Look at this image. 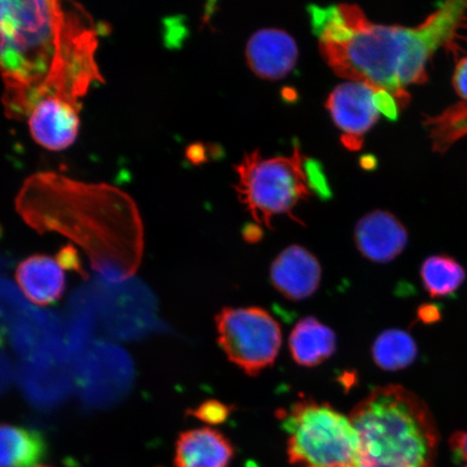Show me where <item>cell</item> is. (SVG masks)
Wrapping results in <instances>:
<instances>
[{
	"label": "cell",
	"mask_w": 467,
	"mask_h": 467,
	"mask_svg": "<svg viewBox=\"0 0 467 467\" xmlns=\"http://www.w3.org/2000/svg\"><path fill=\"white\" fill-rule=\"evenodd\" d=\"M132 379L133 366L125 350L99 343L79 364L78 385L81 400L93 408L115 404L130 389Z\"/></svg>",
	"instance_id": "obj_9"
},
{
	"label": "cell",
	"mask_w": 467,
	"mask_h": 467,
	"mask_svg": "<svg viewBox=\"0 0 467 467\" xmlns=\"http://www.w3.org/2000/svg\"><path fill=\"white\" fill-rule=\"evenodd\" d=\"M103 32L78 3L0 0V76L8 119L26 120L46 98L80 107L103 84L97 51Z\"/></svg>",
	"instance_id": "obj_1"
},
{
	"label": "cell",
	"mask_w": 467,
	"mask_h": 467,
	"mask_svg": "<svg viewBox=\"0 0 467 467\" xmlns=\"http://www.w3.org/2000/svg\"><path fill=\"white\" fill-rule=\"evenodd\" d=\"M358 467H434L440 445L426 402L401 385L373 389L349 413Z\"/></svg>",
	"instance_id": "obj_4"
},
{
	"label": "cell",
	"mask_w": 467,
	"mask_h": 467,
	"mask_svg": "<svg viewBox=\"0 0 467 467\" xmlns=\"http://www.w3.org/2000/svg\"><path fill=\"white\" fill-rule=\"evenodd\" d=\"M332 119L343 131L342 142L349 150H359L363 136L383 114L396 119L400 105L388 91L365 81L348 80L331 91L326 103Z\"/></svg>",
	"instance_id": "obj_8"
},
{
	"label": "cell",
	"mask_w": 467,
	"mask_h": 467,
	"mask_svg": "<svg viewBox=\"0 0 467 467\" xmlns=\"http://www.w3.org/2000/svg\"><path fill=\"white\" fill-rule=\"evenodd\" d=\"M292 358L297 365L315 367L323 364L335 354L337 337L329 327L314 317L297 323L289 337Z\"/></svg>",
	"instance_id": "obj_19"
},
{
	"label": "cell",
	"mask_w": 467,
	"mask_h": 467,
	"mask_svg": "<svg viewBox=\"0 0 467 467\" xmlns=\"http://www.w3.org/2000/svg\"><path fill=\"white\" fill-rule=\"evenodd\" d=\"M26 306L14 285L8 280L0 278V346L9 334L16 315Z\"/></svg>",
	"instance_id": "obj_24"
},
{
	"label": "cell",
	"mask_w": 467,
	"mask_h": 467,
	"mask_svg": "<svg viewBox=\"0 0 467 467\" xmlns=\"http://www.w3.org/2000/svg\"><path fill=\"white\" fill-rule=\"evenodd\" d=\"M424 126L433 150L445 153L455 142L467 137V102L455 103L441 114L428 117Z\"/></svg>",
	"instance_id": "obj_23"
},
{
	"label": "cell",
	"mask_w": 467,
	"mask_h": 467,
	"mask_svg": "<svg viewBox=\"0 0 467 467\" xmlns=\"http://www.w3.org/2000/svg\"><path fill=\"white\" fill-rule=\"evenodd\" d=\"M308 13L334 72L388 91L400 108L410 100L407 88L428 80L431 58L467 26V2L443 3L417 27L377 25L358 5H313Z\"/></svg>",
	"instance_id": "obj_2"
},
{
	"label": "cell",
	"mask_w": 467,
	"mask_h": 467,
	"mask_svg": "<svg viewBox=\"0 0 467 467\" xmlns=\"http://www.w3.org/2000/svg\"><path fill=\"white\" fill-rule=\"evenodd\" d=\"M16 353L29 363L55 360L61 349L62 328L54 314L25 307L10 325Z\"/></svg>",
	"instance_id": "obj_10"
},
{
	"label": "cell",
	"mask_w": 467,
	"mask_h": 467,
	"mask_svg": "<svg viewBox=\"0 0 467 467\" xmlns=\"http://www.w3.org/2000/svg\"><path fill=\"white\" fill-rule=\"evenodd\" d=\"M11 376H13V372H11L8 359L3 354H0V393L7 389Z\"/></svg>",
	"instance_id": "obj_28"
},
{
	"label": "cell",
	"mask_w": 467,
	"mask_h": 467,
	"mask_svg": "<svg viewBox=\"0 0 467 467\" xmlns=\"http://www.w3.org/2000/svg\"><path fill=\"white\" fill-rule=\"evenodd\" d=\"M218 342L231 363L251 377L275 363L282 348L276 319L261 307H225L215 318Z\"/></svg>",
	"instance_id": "obj_7"
},
{
	"label": "cell",
	"mask_w": 467,
	"mask_h": 467,
	"mask_svg": "<svg viewBox=\"0 0 467 467\" xmlns=\"http://www.w3.org/2000/svg\"><path fill=\"white\" fill-rule=\"evenodd\" d=\"M48 454L42 431L26 426L0 424V467H33Z\"/></svg>",
	"instance_id": "obj_20"
},
{
	"label": "cell",
	"mask_w": 467,
	"mask_h": 467,
	"mask_svg": "<svg viewBox=\"0 0 467 467\" xmlns=\"http://www.w3.org/2000/svg\"><path fill=\"white\" fill-rule=\"evenodd\" d=\"M449 446L458 462H467V431H455L449 440Z\"/></svg>",
	"instance_id": "obj_27"
},
{
	"label": "cell",
	"mask_w": 467,
	"mask_h": 467,
	"mask_svg": "<svg viewBox=\"0 0 467 467\" xmlns=\"http://www.w3.org/2000/svg\"><path fill=\"white\" fill-rule=\"evenodd\" d=\"M372 358L376 365L382 370L405 369L411 366L418 358L417 343L404 330H385L373 343Z\"/></svg>",
	"instance_id": "obj_21"
},
{
	"label": "cell",
	"mask_w": 467,
	"mask_h": 467,
	"mask_svg": "<svg viewBox=\"0 0 467 467\" xmlns=\"http://www.w3.org/2000/svg\"><path fill=\"white\" fill-rule=\"evenodd\" d=\"M16 209L35 231L61 234L79 244L109 284L124 283L141 262V215L133 198L116 186L37 172L21 186Z\"/></svg>",
	"instance_id": "obj_3"
},
{
	"label": "cell",
	"mask_w": 467,
	"mask_h": 467,
	"mask_svg": "<svg viewBox=\"0 0 467 467\" xmlns=\"http://www.w3.org/2000/svg\"><path fill=\"white\" fill-rule=\"evenodd\" d=\"M16 278L27 300L37 306L55 305L67 288L66 273L57 256H28L17 265Z\"/></svg>",
	"instance_id": "obj_15"
},
{
	"label": "cell",
	"mask_w": 467,
	"mask_h": 467,
	"mask_svg": "<svg viewBox=\"0 0 467 467\" xmlns=\"http://www.w3.org/2000/svg\"><path fill=\"white\" fill-rule=\"evenodd\" d=\"M419 317L421 318L425 323H428V321H434L440 318L441 314L440 311L434 306H422L420 308L419 311Z\"/></svg>",
	"instance_id": "obj_29"
},
{
	"label": "cell",
	"mask_w": 467,
	"mask_h": 467,
	"mask_svg": "<svg viewBox=\"0 0 467 467\" xmlns=\"http://www.w3.org/2000/svg\"><path fill=\"white\" fill-rule=\"evenodd\" d=\"M56 360V359H55ZM28 363L21 371V387L27 399L39 406H52L66 399L71 389V373L61 360Z\"/></svg>",
	"instance_id": "obj_18"
},
{
	"label": "cell",
	"mask_w": 467,
	"mask_h": 467,
	"mask_svg": "<svg viewBox=\"0 0 467 467\" xmlns=\"http://www.w3.org/2000/svg\"><path fill=\"white\" fill-rule=\"evenodd\" d=\"M420 274L424 289L435 299L455 294L466 278L464 267L445 254L430 256L423 262Z\"/></svg>",
	"instance_id": "obj_22"
},
{
	"label": "cell",
	"mask_w": 467,
	"mask_h": 467,
	"mask_svg": "<svg viewBox=\"0 0 467 467\" xmlns=\"http://www.w3.org/2000/svg\"><path fill=\"white\" fill-rule=\"evenodd\" d=\"M190 413L202 422L217 425L224 423L230 417L231 408L218 400H207Z\"/></svg>",
	"instance_id": "obj_25"
},
{
	"label": "cell",
	"mask_w": 467,
	"mask_h": 467,
	"mask_svg": "<svg viewBox=\"0 0 467 467\" xmlns=\"http://www.w3.org/2000/svg\"><path fill=\"white\" fill-rule=\"evenodd\" d=\"M355 242L366 259L388 263L399 256L407 246L406 227L392 213L376 210L358 221Z\"/></svg>",
	"instance_id": "obj_14"
},
{
	"label": "cell",
	"mask_w": 467,
	"mask_h": 467,
	"mask_svg": "<svg viewBox=\"0 0 467 467\" xmlns=\"http://www.w3.org/2000/svg\"><path fill=\"white\" fill-rule=\"evenodd\" d=\"M464 467H467V465H465Z\"/></svg>",
	"instance_id": "obj_31"
},
{
	"label": "cell",
	"mask_w": 467,
	"mask_h": 467,
	"mask_svg": "<svg viewBox=\"0 0 467 467\" xmlns=\"http://www.w3.org/2000/svg\"><path fill=\"white\" fill-rule=\"evenodd\" d=\"M452 85L459 97L467 102V57L461 58L455 67Z\"/></svg>",
	"instance_id": "obj_26"
},
{
	"label": "cell",
	"mask_w": 467,
	"mask_h": 467,
	"mask_svg": "<svg viewBox=\"0 0 467 467\" xmlns=\"http://www.w3.org/2000/svg\"><path fill=\"white\" fill-rule=\"evenodd\" d=\"M138 285L117 289L105 301L102 315L110 334L130 337L148 331L149 296Z\"/></svg>",
	"instance_id": "obj_17"
},
{
	"label": "cell",
	"mask_w": 467,
	"mask_h": 467,
	"mask_svg": "<svg viewBox=\"0 0 467 467\" xmlns=\"http://www.w3.org/2000/svg\"><path fill=\"white\" fill-rule=\"evenodd\" d=\"M288 435L292 464L306 467H358V443L352 422L328 402L303 399L278 411Z\"/></svg>",
	"instance_id": "obj_5"
},
{
	"label": "cell",
	"mask_w": 467,
	"mask_h": 467,
	"mask_svg": "<svg viewBox=\"0 0 467 467\" xmlns=\"http://www.w3.org/2000/svg\"><path fill=\"white\" fill-rule=\"evenodd\" d=\"M232 443L220 431L202 428L183 431L175 442V467H227Z\"/></svg>",
	"instance_id": "obj_16"
},
{
	"label": "cell",
	"mask_w": 467,
	"mask_h": 467,
	"mask_svg": "<svg viewBox=\"0 0 467 467\" xmlns=\"http://www.w3.org/2000/svg\"><path fill=\"white\" fill-rule=\"evenodd\" d=\"M235 189L256 223L272 227L276 214L294 217L297 202L311 194L307 160L296 145L290 156L265 159L260 150L244 154L235 167Z\"/></svg>",
	"instance_id": "obj_6"
},
{
	"label": "cell",
	"mask_w": 467,
	"mask_h": 467,
	"mask_svg": "<svg viewBox=\"0 0 467 467\" xmlns=\"http://www.w3.org/2000/svg\"><path fill=\"white\" fill-rule=\"evenodd\" d=\"M37 467H46V466H37Z\"/></svg>",
	"instance_id": "obj_30"
},
{
	"label": "cell",
	"mask_w": 467,
	"mask_h": 467,
	"mask_svg": "<svg viewBox=\"0 0 467 467\" xmlns=\"http://www.w3.org/2000/svg\"><path fill=\"white\" fill-rule=\"evenodd\" d=\"M321 280V267L313 254L297 244L285 249L271 266V282L285 297L302 301L317 292Z\"/></svg>",
	"instance_id": "obj_13"
},
{
	"label": "cell",
	"mask_w": 467,
	"mask_h": 467,
	"mask_svg": "<svg viewBox=\"0 0 467 467\" xmlns=\"http://www.w3.org/2000/svg\"><path fill=\"white\" fill-rule=\"evenodd\" d=\"M299 49L294 37L279 28H262L248 40L247 62L259 78L280 79L295 67Z\"/></svg>",
	"instance_id": "obj_12"
},
{
	"label": "cell",
	"mask_w": 467,
	"mask_h": 467,
	"mask_svg": "<svg viewBox=\"0 0 467 467\" xmlns=\"http://www.w3.org/2000/svg\"><path fill=\"white\" fill-rule=\"evenodd\" d=\"M79 110L80 107L60 98L44 99L27 117L33 139L47 150H67L78 137Z\"/></svg>",
	"instance_id": "obj_11"
}]
</instances>
